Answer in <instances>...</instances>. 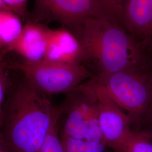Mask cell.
<instances>
[{"mask_svg": "<svg viewBox=\"0 0 152 152\" xmlns=\"http://www.w3.org/2000/svg\"><path fill=\"white\" fill-rule=\"evenodd\" d=\"M104 7L114 19L122 26L124 0H99Z\"/></svg>", "mask_w": 152, "mask_h": 152, "instance_id": "16", "label": "cell"}, {"mask_svg": "<svg viewBox=\"0 0 152 152\" xmlns=\"http://www.w3.org/2000/svg\"><path fill=\"white\" fill-rule=\"evenodd\" d=\"M94 79L127 112L132 122L140 125L152 104V67L100 74Z\"/></svg>", "mask_w": 152, "mask_h": 152, "instance_id": "3", "label": "cell"}, {"mask_svg": "<svg viewBox=\"0 0 152 152\" xmlns=\"http://www.w3.org/2000/svg\"><path fill=\"white\" fill-rule=\"evenodd\" d=\"M4 115V109L3 107L0 106V128L2 124Z\"/></svg>", "mask_w": 152, "mask_h": 152, "instance_id": "20", "label": "cell"}, {"mask_svg": "<svg viewBox=\"0 0 152 152\" xmlns=\"http://www.w3.org/2000/svg\"><path fill=\"white\" fill-rule=\"evenodd\" d=\"M102 17L115 20L99 0H34L28 20L46 26L57 22L71 32L87 19Z\"/></svg>", "mask_w": 152, "mask_h": 152, "instance_id": "5", "label": "cell"}, {"mask_svg": "<svg viewBox=\"0 0 152 152\" xmlns=\"http://www.w3.org/2000/svg\"><path fill=\"white\" fill-rule=\"evenodd\" d=\"M26 80L15 89L0 128L11 152H40L59 112Z\"/></svg>", "mask_w": 152, "mask_h": 152, "instance_id": "2", "label": "cell"}, {"mask_svg": "<svg viewBox=\"0 0 152 152\" xmlns=\"http://www.w3.org/2000/svg\"><path fill=\"white\" fill-rule=\"evenodd\" d=\"M124 152H152V134L144 129L132 130Z\"/></svg>", "mask_w": 152, "mask_h": 152, "instance_id": "12", "label": "cell"}, {"mask_svg": "<svg viewBox=\"0 0 152 152\" xmlns=\"http://www.w3.org/2000/svg\"><path fill=\"white\" fill-rule=\"evenodd\" d=\"M71 32L81 45L83 60L92 61L98 75L152 67L151 54L113 19L89 18Z\"/></svg>", "mask_w": 152, "mask_h": 152, "instance_id": "1", "label": "cell"}, {"mask_svg": "<svg viewBox=\"0 0 152 152\" xmlns=\"http://www.w3.org/2000/svg\"><path fill=\"white\" fill-rule=\"evenodd\" d=\"M0 152H11L0 130Z\"/></svg>", "mask_w": 152, "mask_h": 152, "instance_id": "19", "label": "cell"}, {"mask_svg": "<svg viewBox=\"0 0 152 152\" xmlns=\"http://www.w3.org/2000/svg\"><path fill=\"white\" fill-rule=\"evenodd\" d=\"M88 83L96 99L98 124L105 145L115 152H124L132 130L130 117L125 114L94 77Z\"/></svg>", "mask_w": 152, "mask_h": 152, "instance_id": "6", "label": "cell"}, {"mask_svg": "<svg viewBox=\"0 0 152 152\" xmlns=\"http://www.w3.org/2000/svg\"><path fill=\"white\" fill-rule=\"evenodd\" d=\"M46 25L27 20L20 36L7 49L20 55L23 61L36 63L44 60L48 44Z\"/></svg>", "mask_w": 152, "mask_h": 152, "instance_id": "9", "label": "cell"}, {"mask_svg": "<svg viewBox=\"0 0 152 152\" xmlns=\"http://www.w3.org/2000/svg\"><path fill=\"white\" fill-rule=\"evenodd\" d=\"M44 60L64 63L83 60L81 45L76 36L64 28L48 29V44Z\"/></svg>", "mask_w": 152, "mask_h": 152, "instance_id": "10", "label": "cell"}, {"mask_svg": "<svg viewBox=\"0 0 152 152\" xmlns=\"http://www.w3.org/2000/svg\"><path fill=\"white\" fill-rule=\"evenodd\" d=\"M60 139L64 152H104L103 142L78 139L62 134Z\"/></svg>", "mask_w": 152, "mask_h": 152, "instance_id": "13", "label": "cell"}, {"mask_svg": "<svg viewBox=\"0 0 152 152\" xmlns=\"http://www.w3.org/2000/svg\"><path fill=\"white\" fill-rule=\"evenodd\" d=\"M9 53L7 49L0 50V106L3 108L10 85L8 73L9 63L6 61V57Z\"/></svg>", "mask_w": 152, "mask_h": 152, "instance_id": "14", "label": "cell"}, {"mask_svg": "<svg viewBox=\"0 0 152 152\" xmlns=\"http://www.w3.org/2000/svg\"><path fill=\"white\" fill-rule=\"evenodd\" d=\"M140 125L143 126L144 130L152 134V104L143 117Z\"/></svg>", "mask_w": 152, "mask_h": 152, "instance_id": "18", "label": "cell"}, {"mask_svg": "<svg viewBox=\"0 0 152 152\" xmlns=\"http://www.w3.org/2000/svg\"><path fill=\"white\" fill-rule=\"evenodd\" d=\"M9 67L22 73L24 80L44 95L72 92L83 81L93 78L87 68L80 63L23 61L10 63Z\"/></svg>", "mask_w": 152, "mask_h": 152, "instance_id": "4", "label": "cell"}, {"mask_svg": "<svg viewBox=\"0 0 152 152\" xmlns=\"http://www.w3.org/2000/svg\"><path fill=\"white\" fill-rule=\"evenodd\" d=\"M11 11L22 19L27 16V6L29 0H2Z\"/></svg>", "mask_w": 152, "mask_h": 152, "instance_id": "17", "label": "cell"}, {"mask_svg": "<svg viewBox=\"0 0 152 152\" xmlns=\"http://www.w3.org/2000/svg\"><path fill=\"white\" fill-rule=\"evenodd\" d=\"M122 26L149 54L152 53V0H125Z\"/></svg>", "mask_w": 152, "mask_h": 152, "instance_id": "8", "label": "cell"}, {"mask_svg": "<svg viewBox=\"0 0 152 152\" xmlns=\"http://www.w3.org/2000/svg\"><path fill=\"white\" fill-rule=\"evenodd\" d=\"M0 9H5L10 10L7 6L5 4L2 0H0Z\"/></svg>", "mask_w": 152, "mask_h": 152, "instance_id": "21", "label": "cell"}, {"mask_svg": "<svg viewBox=\"0 0 152 152\" xmlns=\"http://www.w3.org/2000/svg\"><path fill=\"white\" fill-rule=\"evenodd\" d=\"M22 18L9 9H0V50L7 49L20 36Z\"/></svg>", "mask_w": 152, "mask_h": 152, "instance_id": "11", "label": "cell"}, {"mask_svg": "<svg viewBox=\"0 0 152 152\" xmlns=\"http://www.w3.org/2000/svg\"><path fill=\"white\" fill-rule=\"evenodd\" d=\"M77 88L81 90L82 96L72 100L67 107L61 134L78 139L104 144L98 124L96 97L88 82Z\"/></svg>", "mask_w": 152, "mask_h": 152, "instance_id": "7", "label": "cell"}, {"mask_svg": "<svg viewBox=\"0 0 152 152\" xmlns=\"http://www.w3.org/2000/svg\"><path fill=\"white\" fill-rule=\"evenodd\" d=\"M58 117L55 120L44 142L40 152H64L58 134Z\"/></svg>", "mask_w": 152, "mask_h": 152, "instance_id": "15", "label": "cell"}]
</instances>
